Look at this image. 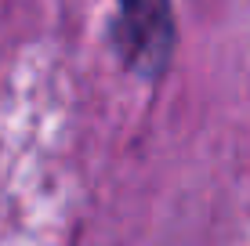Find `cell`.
<instances>
[{
	"mask_svg": "<svg viewBox=\"0 0 250 246\" xmlns=\"http://www.w3.org/2000/svg\"><path fill=\"white\" fill-rule=\"evenodd\" d=\"M178 25L170 0H116L113 44L120 62L142 80H156L174 55Z\"/></svg>",
	"mask_w": 250,
	"mask_h": 246,
	"instance_id": "cell-1",
	"label": "cell"
}]
</instances>
